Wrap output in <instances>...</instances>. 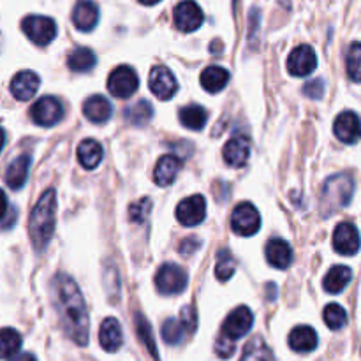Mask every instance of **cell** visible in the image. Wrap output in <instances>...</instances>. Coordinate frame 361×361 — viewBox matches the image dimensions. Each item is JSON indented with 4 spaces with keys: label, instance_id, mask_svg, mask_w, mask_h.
<instances>
[{
    "label": "cell",
    "instance_id": "6da1fadb",
    "mask_svg": "<svg viewBox=\"0 0 361 361\" xmlns=\"http://www.w3.org/2000/svg\"><path fill=\"white\" fill-rule=\"evenodd\" d=\"M53 300L67 337L78 345L88 344V314L85 300L76 282L67 275L60 274L53 279Z\"/></svg>",
    "mask_w": 361,
    "mask_h": 361
},
{
    "label": "cell",
    "instance_id": "7a4b0ae2",
    "mask_svg": "<svg viewBox=\"0 0 361 361\" xmlns=\"http://www.w3.org/2000/svg\"><path fill=\"white\" fill-rule=\"evenodd\" d=\"M55 222H56V194L55 190L49 189L39 197L37 204L32 210L30 224H28V233H30V240L34 243L35 250H44L48 242L51 240L53 233H55Z\"/></svg>",
    "mask_w": 361,
    "mask_h": 361
},
{
    "label": "cell",
    "instance_id": "3957f363",
    "mask_svg": "<svg viewBox=\"0 0 361 361\" xmlns=\"http://www.w3.org/2000/svg\"><path fill=\"white\" fill-rule=\"evenodd\" d=\"M355 182L349 175H335L326 180L323 189V207L326 208V215L338 208H345L353 200Z\"/></svg>",
    "mask_w": 361,
    "mask_h": 361
},
{
    "label": "cell",
    "instance_id": "277c9868",
    "mask_svg": "<svg viewBox=\"0 0 361 361\" xmlns=\"http://www.w3.org/2000/svg\"><path fill=\"white\" fill-rule=\"evenodd\" d=\"M21 28H23L25 35L39 46L49 44L56 35L55 21L48 16H37V14L27 16L21 21Z\"/></svg>",
    "mask_w": 361,
    "mask_h": 361
},
{
    "label": "cell",
    "instance_id": "5b68a950",
    "mask_svg": "<svg viewBox=\"0 0 361 361\" xmlns=\"http://www.w3.org/2000/svg\"><path fill=\"white\" fill-rule=\"evenodd\" d=\"M155 286L162 295H180L187 288V274L178 264H162L155 275Z\"/></svg>",
    "mask_w": 361,
    "mask_h": 361
},
{
    "label": "cell",
    "instance_id": "8992f818",
    "mask_svg": "<svg viewBox=\"0 0 361 361\" xmlns=\"http://www.w3.org/2000/svg\"><path fill=\"white\" fill-rule=\"evenodd\" d=\"M231 228L240 236H252L261 228V215L250 203H240L231 215Z\"/></svg>",
    "mask_w": 361,
    "mask_h": 361
},
{
    "label": "cell",
    "instance_id": "52a82bcc",
    "mask_svg": "<svg viewBox=\"0 0 361 361\" xmlns=\"http://www.w3.org/2000/svg\"><path fill=\"white\" fill-rule=\"evenodd\" d=\"M137 87H140V78H137L136 71L129 66H120L109 74L108 80V90L111 92L115 97L126 99L136 94Z\"/></svg>",
    "mask_w": 361,
    "mask_h": 361
},
{
    "label": "cell",
    "instance_id": "ba28073f",
    "mask_svg": "<svg viewBox=\"0 0 361 361\" xmlns=\"http://www.w3.org/2000/svg\"><path fill=\"white\" fill-rule=\"evenodd\" d=\"M30 118L42 127H51L63 118V108L59 99L46 95L41 97L30 109Z\"/></svg>",
    "mask_w": 361,
    "mask_h": 361
},
{
    "label": "cell",
    "instance_id": "9c48e42d",
    "mask_svg": "<svg viewBox=\"0 0 361 361\" xmlns=\"http://www.w3.org/2000/svg\"><path fill=\"white\" fill-rule=\"evenodd\" d=\"M254 324V314L250 312L249 307L242 305L238 309L233 310L228 317H226L224 324H222L221 334L228 335L233 341H238V338L245 337L250 331Z\"/></svg>",
    "mask_w": 361,
    "mask_h": 361
},
{
    "label": "cell",
    "instance_id": "30bf717a",
    "mask_svg": "<svg viewBox=\"0 0 361 361\" xmlns=\"http://www.w3.org/2000/svg\"><path fill=\"white\" fill-rule=\"evenodd\" d=\"M148 87L161 101H168L178 90V81H176V78L173 76V73L168 67L157 66L150 71Z\"/></svg>",
    "mask_w": 361,
    "mask_h": 361
},
{
    "label": "cell",
    "instance_id": "8fae6325",
    "mask_svg": "<svg viewBox=\"0 0 361 361\" xmlns=\"http://www.w3.org/2000/svg\"><path fill=\"white\" fill-rule=\"evenodd\" d=\"M204 217H207V201L200 194L183 200L176 208V219L180 224L187 226V228L201 224Z\"/></svg>",
    "mask_w": 361,
    "mask_h": 361
},
{
    "label": "cell",
    "instance_id": "7c38bea8",
    "mask_svg": "<svg viewBox=\"0 0 361 361\" xmlns=\"http://www.w3.org/2000/svg\"><path fill=\"white\" fill-rule=\"evenodd\" d=\"M360 233L351 222H342L334 231V249L342 256H355L360 250Z\"/></svg>",
    "mask_w": 361,
    "mask_h": 361
},
{
    "label": "cell",
    "instance_id": "4fadbf2b",
    "mask_svg": "<svg viewBox=\"0 0 361 361\" xmlns=\"http://www.w3.org/2000/svg\"><path fill=\"white\" fill-rule=\"evenodd\" d=\"M203 11L194 0H183L175 7L173 20L178 30L182 32H194L203 23Z\"/></svg>",
    "mask_w": 361,
    "mask_h": 361
},
{
    "label": "cell",
    "instance_id": "5bb4252c",
    "mask_svg": "<svg viewBox=\"0 0 361 361\" xmlns=\"http://www.w3.org/2000/svg\"><path fill=\"white\" fill-rule=\"evenodd\" d=\"M317 66V56L309 44H302L293 49L288 59V69L293 76H309Z\"/></svg>",
    "mask_w": 361,
    "mask_h": 361
},
{
    "label": "cell",
    "instance_id": "9a60e30c",
    "mask_svg": "<svg viewBox=\"0 0 361 361\" xmlns=\"http://www.w3.org/2000/svg\"><path fill=\"white\" fill-rule=\"evenodd\" d=\"M334 133L342 143H358L361 137V120L355 111H344L334 123Z\"/></svg>",
    "mask_w": 361,
    "mask_h": 361
},
{
    "label": "cell",
    "instance_id": "2e32d148",
    "mask_svg": "<svg viewBox=\"0 0 361 361\" xmlns=\"http://www.w3.org/2000/svg\"><path fill=\"white\" fill-rule=\"evenodd\" d=\"M41 80L32 71H21L11 81V94L18 99V101H28L34 97L39 90Z\"/></svg>",
    "mask_w": 361,
    "mask_h": 361
},
{
    "label": "cell",
    "instance_id": "e0dca14e",
    "mask_svg": "<svg viewBox=\"0 0 361 361\" xmlns=\"http://www.w3.org/2000/svg\"><path fill=\"white\" fill-rule=\"evenodd\" d=\"M250 150H252V143H250L249 137H233V140H229L224 147V161L228 162L229 166H233V168L245 166V162L249 161L250 157Z\"/></svg>",
    "mask_w": 361,
    "mask_h": 361
},
{
    "label": "cell",
    "instance_id": "ac0fdd59",
    "mask_svg": "<svg viewBox=\"0 0 361 361\" xmlns=\"http://www.w3.org/2000/svg\"><path fill=\"white\" fill-rule=\"evenodd\" d=\"M99 342H101L102 349L108 353H115L122 348L123 344V334L122 326L115 317H108L102 321L101 330H99Z\"/></svg>",
    "mask_w": 361,
    "mask_h": 361
},
{
    "label": "cell",
    "instance_id": "d6986e66",
    "mask_svg": "<svg viewBox=\"0 0 361 361\" xmlns=\"http://www.w3.org/2000/svg\"><path fill=\"white\" fill-rule=\"evenodd\" d=\"M180 169H182V162L180 159H176L175 155H162L161 159L155 164L154 178L155 183L159 187H168L175 182V178L178 176Z\"/></svg>",
    "mask_w": 361,
    "mask_h": 361
},
{
    "label": "cell",
    "instance_id": "ffe728a7",
    "mask_svg": "<svg viewBox=\"0 0 361 361\" xmlns=\"http://www.w3.org/2000/svg\"><path fill=\"white\" fill-rule=\"evenodd\" d=\"M267 259L274 268L284 270L293 263V249L286 240L274 238L267 245Z\"/></svg>",
    "mask_w": 361,
    "mask_h": 361
},
{
    "label": "cell",
    "instance_id": "44dd1931",
    "mask_svg": "<svg viewBox=\"0 0 361 361\" xmlns=\"http://www.w3.org/2000/svg\"><path fill=\"white\" fill-rule=\"evenodd\" d=\"M99 21V9L92 0H81L73 11V23L78 30H92Z\"/></svg>",
    "mask_w": 361,
    "mask_h": 361
},
{
    "label": "cell",
    "instance_id": "7402d4cb",
    "mask_svg": "<svg viewBox=\"0 0 361 361\" xmlns=\"http://www.w3.org/2000/svg\"><path fill=\"white\" fill-rule=\"evenodd\" d=\"M83 113L90 122L104 123L108 122L109 116H111L113 106L111 102L106 97H102V95H92V97H88L87 101H85Z\"/></svg>",
    "mask_w": 361,
    "mask_h": 361
},
{
    "label": "cell",
    "instance_id": "603a6c76",
    "mask_svg": "<svg viewBox=\"0 0 361 361\" xmlns=\"http://www.w3.org/2000/svg\"><path fill=\"white\" fill-rule=\"evenodd\" d=\"M28 169H30V155L23 154L20 157L14 159L9 164L6 171V183L11 189L18 190L25 185L28 176Z\"/></svg>",
    "mask_w": 361,
    "mask_h": 361
},
{
    "label": "cell",
    "instance_id": "cb8c5ba5",
    "mask_svg": "<svg viewBox=\"0 0 361 361\" xmlns=\"http://www.w3.org/2000/svg\"><path fill=\"white\" fill-rule=\"evenodd\" d=\"M289 348L296 353H310L317 348V334L310 326H298L289 335Z\"/></svg>",
    "mask_w": 361,
    "mask_h": 361
},
{
    "label": "cell",
    "instance_id": "d4e9b609",
    "mask_svg": "<svg viewBox=\"0 0 361 361\" xmlns=\"http://www.w3.org/2000/svg\"><path fill=\"white\" fill-rule=\"evenodd\" d=\"M351 279H353L351 268L337 264V267H334L330 271H328L326 277H324L323 286L330 295H338V293H342L345 288H348Z\"/></svg>",
    "mask_w": 361,
    "mask_h": 361
},
{
    "label": "cell",
    "instance_id": "484cf974",
    "mask_svg": "<svg viewBox=\"0 0 361 361\" xmlns=\"http://www.w3.org/2000/svg\"><path fill=\"white\" fill-rule=\"evenodd\" d=\"M229 81V73L221 66H210L201 73V85L210 94L224 90Z\"/></svg>",
    "mask_w": 361,
    "mask_h": 361
},
{
    "label": "cell",
    "instance_id": "4316f807",
    "mask_svg": "<svg viewBox=\"0 0 361 361\" xmlns=\"http://www.w3.org/2000/svg\"><path fill=\"white\" fill-rule=\"evenodd\" d=\"M78 161L85 169H95L102 161V147L92 137L81 141L78 147Z\"/></svg>",
    "mask_w": 361,
    "mask_h": 361
},
{
    "label": "cell",
    "instance_id": "83f0119b",
    "mask_svg": "<svg viewBox=\"0 0 361 361\" xmlns=\"http://www.w3.org/2000/svg\"><path fill=\"white\" fill-rule=\"evenodd\" d=\"M180 122L190 130H201L208 122V111L203 106L190 104L180 109Z\"/></svg>",
    "mask_w": 361,
    "mask_h": 361
},
{
    "label": "cell",
    "instance_id": "f1b7e54d",
    "mask_svg": "<svg viewBox=\"0 0 361 361\" xmlns=\"http://www.w3.org/2000/svg\"><path fill=\"white\" fill-rule=\"evenodd\" d=\"M240 361H275V356L263 338L254 337L243 348V355Z\"/></svg>",
    "mask_w": 361,
    "mask_h": 361
},
{
    "label": "cell",
    "instance_id": "f546056e",
    "mask_svg": "<svg viewBox=\"0 0 361 361\" xmlns=\"http://www.w3.org/2000/svg\"><path fill=\"white\" fill-rule=\"evenodd\" d=\"M97 59H95V53L90 48H78L67 59V66L74 73H85V71H90L95 66Z\"/></svg>",
    "mask_w": 361,
    "mask_h": 361
},
{
    "label": "cell",
    "instance_id": "4dcf8cb0",
    "mask_svg": "<svg viewBox=\"0 0 361 361\" xmlns=\"http://www.w3.org/2000/svg\"><path fill=\"white\" fill-rule=\"evenodd\" d=\"M152 116H154V108L148 101H137L126 111V118L133 126H145V123L150 122Z\"/></svg>",
    "mask_w": 361,
    "mask_h": 361
},
{
    "label": "cell",
    "instance_id": "1f68e13d",
    "mask_svg": "<svg viewBox=\"0 0 361 361\" xmlns=\"http://www.w3.org/2000/svg\"><path fill=\"white\" fill-rule=\"evenodd\" d=\"M236 270V259L233 257V254L229 250L222 249L217 254V267H215V277L221 282L229 281L233 277Z\"/></svg>",
    "mask_w": 361,
    "mask_h": 361
},
{
    "label": "cell",
    "instance_id": "d6a6232c",
    "mask_svg": "<svg viewBox=\"0 0 361 361\" xmlns=\"http://www.w3.org/2000/svg\"><path fill=\"white\" fill-rule=\"evenodd\" d=\"M134 324H136V334L140 337V341L147 345V349L150 351V355L157 360V345H155L154 335H152V328L148 324V321L145 319V316L136 314L134 316Z\"/></svg>",
    "mask_w": 361,
    "mask_h": 361
},
{
    "label": "cell",
    "instance_id": "836d02e7",
    "mask_svg": "<svg viewBox=\"0 0 361 361\" xmlns=\"http://www.w3.org/2000/svg\"><path fill=\"white\" fill-rule=\"evenodd\" d=\"M324 323L330 330H341L348 324V312L344 310V307H341L338 303H330L324 309Z\"/></svg>",
    "mask_w": 361,
    "mask_h": 361
},
{
    "label": "cell",
    "instance_id": "e575fe53",
    "mask_svg": "<svg viewBox=\"0 0 361 361\" xmlns=\"http://www.w3.org/2000/svg\"><path fill=\"white\" fill-rule=\"evenodd\" d=\"M0 345H2V358L11 360L13 356H16V353L21 348L20 334L14 331L13 328H4L2 337H0Z\"/></svg>",
    "mask_w": 361,
    "mask_h": 361
},
{
    "label": "cell",
    "instance_id": "d590c367",
    "mask_svg": "<svg viewBox=\"0 0 361 361\" xmlns=\"http://www.w3.org/2000/svg\"><path fill=\"white\" fill-rule=\"evenodd\" d=\"M345 67H348V76L353 81H361V42H353L345 56Z\"/></svg>",
    "mask_w": 361,
    "mask_h": 361
},
{
    "label": "cell",
    "instance_id": "8d00e7d4",
    "mask_svg": "<svg viewBox=\"0 0 361 361\" xmlns=\"http://www.w3.org/2000/svg\"><path fill=\"white\" fill-rule=\"evenodd\" d=\"M162 338H164L166 344L176 345L183 341V334H185V326H183L182 321L178 319H168L162 324Z\"/></svg>",
    "mask_w": 361,
    "mask_h": 361
},
{
    "label": "cell",
    "instance_id": "74e56055",
    "mask_svg": "<svg viewBox=\"0 0 361 361\" xmlns=\"http://www.w3.org/2000/svg\"><path fill=\"white\" fill-rule=\"evenodd\" d=\"M152 210V201L148 197H143V200L136 201L129 207V219L136 224H141V222L147 221L148 214Z\"/></svg>",
    "mask_w": 361,
    "mask_h": 361
},
{
    "label": "cell",
    "instance_id": "f35d334b",
    "mask_svg": "<svg viewBox=\"0 0 361 361\" xmlns=\"http://www.w3.org/2000/svg\"><path fill=\"white\" fill-rule=\"evenodd\" d=\"M236 351V341L229 338L228 335L221 334L217 337V342H215V353H217L219 358L222 360H228L235 355Z\"/></svg>",
    "mask_w": 361,
    "mask_h": 361
},
{
    "label": "cell",
    "instance_id": "ab89813d",
    "mask_svg": "<svg viewBox=\"0 0 361 361\" xmlns=\"http://www.w3.org/2000/svg\"><path fill=\"white\" fill-rule=\"evenodd\" d=\"M180 321H182L183 326H185V330L189 331V334L196 331L197 314H196V310H194V307H190V305L183 307L182 312H180Z\"/></svg>",
    "mask_w": 361,
    "mask_h": 361
},
{
    "label": "cell",
    "instance_id": "60d3db41",
    "mask_svg": "<svg viewBox=\"0 0 361 361\" xmlns=\"http://www.w3.org/2000/svg\"><path fill=\"white\" fill-rule=\"evenodd\" d=\"M4 204H6V214H4V217H2V228H4V231H9V229L16 224L18 210L9 203V201H7L6 196H4Z\"/></svg>",
    "mask_w": 361,
    "mask_h": 361
},
{
    "label": "cell",
    "instance_id": "b9f144b4",
    "mask_svg": "<svg viewBox=\"0 0 361 361\" xmlns=\"http://www.w3.org/2000/svg\"><path fill=\"white\" fill-rule=\"evenodd\" d=\"M303 94L307 97H312V99H321V95L324 94V83L323 80H314L309 81V83L303 87Z\"/></svg>",
    "mask_w": 361,
    "mask_h": 361
},
{
    "label": "cell",
    "instance_id": "7bdbcfd3",
    "mask_svg": "<svg viewBox=\"0 0 361 361\" xmlns=\"http://www.w3.org/2000/svg\"><path fill=\"white\" fill-rule=\"evenodd\" d=\"M200 247V242L196 238H187L180 243V252L182 254H192L194 250Z\"/></svg>",
    "mask_w": 361,
    "mask_h": 361
},
{
    "label": "cell",
    "instance_id": "ee69618b",
    "mask_svg": "<svg viewBox=\"0 0 361 361\" xmlns=\"http://www.w3.org/2000/svg\"><path fill=\"white\" fill-rule=\"evenodd\" d=\"M9 361H37V360H35V356L30 355V353H21V355L13 356Z\"/></svg>",
    "mask_w": 361,
    "mask_h": 361
},
{
    "label": "cell",
    "instance_id": "f6af8a7d",
    "mask_svg": "<svg viewBox=\"0 0 361 361\" xmlns=\"http://www.w3.org/2000/svg\"><path fill=\"white\" fill-rule=\"evenodd\" d=\"M141 4H145V6H154V4L161 2V0H140Z\"/></svg>",
    "mask_w": 361,
    "mask_h": 361
}]
</instances>
